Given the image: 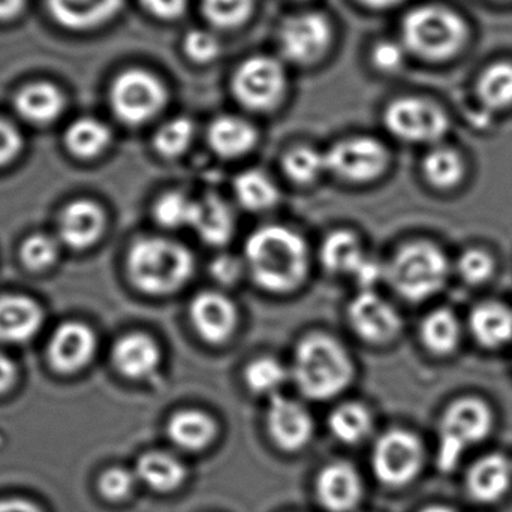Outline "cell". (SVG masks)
Returning a JSON list of instances; mask_svg holds the SVG:
<instances>
[{
  "label": "cell",
  "mask_w": 512,
  "mask_h": 512,
  "mask_svg": "<svg viewBox=\"0 0 512 512\" xmlns=\"http://www.w3.org/2000/svg\"><path fill=\"white\" fill-rule=\"evenodd\" d=\"M105 216L98 204L89 200L72 201L59 219V237L72 249H86L101 239Z\"/></svg>",
  "instance_id": "18"
},
{
  "label": "cell",
  "mask_w": 512,
  "mask_h": 512,
  "mask_svg": "<svg viewBox=\"0 0 512 512\" xmlns=\"http://www.w3.org/2000/svg\"><path fill=\"white\" fill-rule=\"evenodd\" d=\"M286 379L288 372L273 357L256 358L245 370V382L249 390L261 396H276L277 390L285 384Z\"/></svg>",
  "instance_id": "38"
},
{
  "label": "cell",
  "mask_w": 512,
  "mask_h": 512,
  "mask_svg": "<svg viewBox=\"0 0 512 512\" xmlns=\"http://www.w3.org/2000/svg\"><path fill=\"white\" fill-rule=\"evenodd\" d=\"M254 9V0H203L207 20L222 29L242 26Z\"/></svg>",
  "instance_id": "40"
},
{
  "label": "cell",
  "mask_w": 512,
  "mask_h": 512,
  "mask_svg": "<svg viewBox=\"0 0 512 512\" xmlns=\"http://www.w3.org/2000/svg\"><path fill=\"white\" fill-rule=\"evenodd\" d=\"M129 279L149 295H170L194 276L195 259L182 243L161 237L138 240L126 258Z\"/></svg>",
  "instance_id": "3"
},
{
  "label": "cell",
  "mask_w": 512,
  "mask_h": 512,
  "mask_svg": "<svg viewBox=\"0 0 512 512\" xmlns=\"http://www.w3.org/2000/svg\"><path fill=\"white\" fill-rule=\"evenodd\" d=\"M466 32L465 21L442 6H420L403 20L405 44L424 59L444 60L454 56L465 44Z\"/></svg>",
  "instance_id": "5"
},
{
  "label": "cell",
  "mask_w": 512,
  "mask_h": 512,
  "mask_svg": "<svg viewBox=\"0 0 512 512\" xmlns=\"http://www.w3.org/2000/svg\"><path fill=\"white\" fill-rule=\"evenodd\" d=\"M234 194L240 206L251 212H264L279 203L276 183L258 170L240 174L234 182Z\"/></svg>",
  "instance_id": "32"
},
{
  "label": "cell",
  "mask_w": 512,
  "mask_h": 512,
  "mask_svg": "<svg viewBox=\"0 0 512 512\" xmlns=\"http://www.w3.org/2000/svg\"><path fill=\"white\" fill-rule=\"evenodd\" d=\"M138 481L155 492L168 493L179 489L186 478L188 469L182 460L164 451H150L143 454L135 466Z\"/></svg>",
  "instance_id": "26"
},
{
  "label": "cell",
  "mask_w": 512,
  "mask_h": 512,
  "mask_svg": "<svg viewBox=\"0 0 512 512\" xmlns=\"http://www.w3.org/2000/svg\"><path fill=\"white\" fill-rule=\"evenodd\" d=\"M421 512H456V511L451 510V508H448V507H439V505H435V507L426 508V510H423Z\"/></svg>",
  "instance_id": "53"
},
{
  "label": "cell",
  "mask_w": 512,
  "mask_h": 512,
  "mask_svg": "<svg viewBox=\"0 0 512 512\" xmlns=\"http://www.w3.org/2000/svg\"><path fill=\"white\" fill-rule=\"evenodd\" d=\"M123 0H48L57 23L71 30H89L110 21L122 9Z\"/></svg>",
  "instance_id": "21"
},
{
  "label": "cell",
  "mask_w": 512,
  "mask_h": 512,
  "mask_svg": "<svg viewBox=\"0 0 512 512\" xmlns=\"http://www.w3.org/2000/svg\"><path fill=\"white\" fill-rule=\"evenodd\" d=\"M23 146V138L12 123L0 119V167L17 158Z\"/></svg>",
  "instance_id": "46"
},
{
  "label": "cell",
  "mask_w": 512,
  "mask_h": 512,
  "mask_svg": "<svg viewBox=\"0 0 512 512\" xmlns=\"http://www.w3.org/2000/svg\"><path fill=\"white\" fill-rule=\"evenodd\" d=\"M469 328L484 348H502L512 340V310L498 301L478 304L469 316Z\"/></svg>",
  "instance_id": "23"
},
{
  "label": "cell",
  "mask_w": 512,
  "mask_h": 512,
  "mask_svg": "<svg viewBox=\"0 0 512 512\" xmlns=\"http://www.w3.org/2000/svg\"><path fill=\"white\" fill-rule=\"evenodd\" d=\"M189 315L201 339L207 343L219 345L227 342L236 331V304L221 292L204 291L192 300Z\"/></svg>",
  "instance_id": "15"
},
{
  "label": "cell",
  "mask_w": 512,
  "mask_h": 512,
  "mask_svg": "<svg viewBox=\"0 0 512 512\" xmlns=\"http://www.w3.org/2000/svg\"><path fill=\"white\" fill-rule=\"evenodd\" d=\"M354 372L345 346L327 334H310L295 349L292 375L301 393L309 399L339 396L351 384Z\"/></svg>",
  "instance_id": "2"
},
{
  "label": "cell",
  "mask_w": 512,
  "mask_h": 512,
  "mask_svg": "<svg viewBox=\"0 0 512 512\" xmlns=\"http://www.w3.org/2000/svg\"><path fill=\"white\" fill-rule=\"evenodd\" d=\"M457 273L469 285L486 283L495 273V259L484 249H468L457 259Z\"/></svg>",
  "instance_id": "42"
},
{
  "label": "cell",
  "mask_w": 512,
  "mask_h": 512,
  "mask_svg": "<svg viewBox=\"0 0 512 512\" xmlns=\"http://www.w3.org/2000/svg\"><path fill=\"white\" fill-rule=\"evenodd\" d=\"M285 71L271 57L255 56L243 62L233 78V93L243 107L273 110L285 92Z\"/></svg>",
  "instance_id": "11"
},
{
  "label": "cell",
  "mask_w": 512,
  "mask_h": 512,
  "mask_svg": "<svg viewBox=\"0 0 512 512\" xmlns=\"http://www.w3.org/2000/svg\"><path fill=\"white\" fill-rule=\"evenodd\" d=\"M512 462L504 454H489L478 460L468 474V490L475 501L490 504L510 490Z\"/></svg>",
  "instance_id": "22"
},
{
  "label": "cell",
  "mask_w": 512,
  "mask_h": 512,
  "mask_svg": "<svg viewBox=\"0 0 512 512\" xmlns=\"http://www.w3.org/2000/svg\"><path fill=\"white\" fill-rule=\"evenodd\" d=\"M387 274L397 294L409 301H424L444 288L450 262L433 243H409L394 255Z\"/></svg>",
  "instance_id": "4"
},
{
  "label": "cell",
  "mask_w": 512,
  "mask_h": 512,
  "mask_svg": "<svg viewBox=\"0 0 512 512\" xmlns=\"http://www.w3.org/2000/svg\"><path fill=\"white\" fill-rule=\"evenodd\" d=\"M198 201L191 200L188 195L179 191L167 192L156 201L153 207V215L159 225L168 230L194 225L197 216Z\"/></svg>",
  "instance_id": "36"
},
{
  "label": "cell",
  "mask_w": 512,
  "mask_h": 512,
  "mask_svg": "<svg viewBox=\"0 0 512 512\" xmlns=\"http://www.w3.org/2000/svg\"><path fill=\"white\" fill-rule=\"evenodd\" d=\"M162 351L153 337L144 333L123 336L114 345L113 363L129 379L150 378L161 366Z\"/></svg>",
  "instance_id": "19"
},
{
  "label": "cell",
  "mask_w": 512,
  "mask_h": 512,
  "mask_svg": "<svg viewBox=\"0 0 512 512\" xmlns=\"http://www.w3.org/2000/svg\"><path fill=\"white\" fill-rule=\"evenodd\" d=\"M167 433L176 447L186 451H201L212 444L218 435V426L206 412L188 409L170 418Z\"/></svg>",
  "instance_id": "27"
},
{
  "label": "cell",
  "mask_w": 512,
  "mask_h": 512,
  "mask_svg": "<svg viewBox=\"0 0 512 512\" xmlns=\"http://www.w3.org/2000/svg\"><path fill=\"white\" fill-rule=\"evenodd\" d=\"M478 98L489 110L512 105V63L501 62L487 68L478 80Z\"/></svg>",
  "instance_id": "35"
},
{
  "label": "cell",
  "mask_w": 512,
  "mask_h": 512,
  "mask_svg": "<svg viewBox=\"0 0 512 512\" xmlns=\"http://www.w3.org/2000/svg\"><path fill=\"white\" fill-rule=\"evenodd\" d=\"M183 47H185V53L188 54L189 59L197 63L212 62L221 53V44H219L218 38L206 30L189 32L183 42Z\"/></svg>",
  "instance_id": "44"
},
{
  "label": "cell",
  "mask_w": 512,
  "mask_h": 512,
  "mask_svg": "<svg viewBox=\"0 0 512 512\" xmlns=\"http://www.w3.org/2000/svg\"><path fill=\"white\" fill-rule=\"evenodd\" d=\"M26 0H0V20H12L21 14Z\"/></svg>",
  "instance_id": "51"
},
{
  "label": "cell",
  "mask_w": 512,
  "mask_h": 512,
  "mask_svg": "<svg viewBox=\"0 0 512 512\" xmlns=\"http://www.w3.org/2000/svg\"><path fill=\"white\" fill-rule=\"evenodd\" d=\"M0 512H42L35 502L23 498L0 499Z\"/></svg>",
  "instance_id": "50"
},
{
  "label": "cell",
  "mask_w": 512,
  "mask_h": 512,
  "mask_svg": "<svg viewBox=\"0 0 512 512\" xmlns=\"http://www.w3.org/2000/svg\"><path fill=\"white\" fill-rule=\"evenodd\" d=\"M282 168L292 182L310 185L327 171V159L312 147H295L283 156Z\"/></svg>",
  "instance_id": "37"
},
{
  "label": "cell",
  "mask_w": 512,
  "mask_h": 512,
  "mask_svg": "<svg viewBox=\"0 0 512 512\" xmlns=\"http://www.w3.org/2000/svg\"><path fill=\"white\" fill-rule=\"evenodd\" d=\"M245 264L256 285L273 294H286L306 279L309 251L300 234L280 225H267L249 237Z\"/></svg>",
  "instance_id": "1"
},
{
  "label": "cell",
  "mask_w": 512,
  "mask_h": 512,
  "mask_svg": "<svg viewBox=\"0 0 512 512\" xmlns=\"http://www.w3.org/2000/svg\"><path fill=\"white\" fill-rule=\"evenodd\" d=\"M385 125L399 140L427 144L436 143L447 134L450 120L433 102L403 98L388 105Z\"/></svg>",
  "instance_id": "10"
},
{
  "label": "cell",
  "mask_w": 512,
  "mask_h": 512,
  "mask_svg": "<svg viewBox=\"0 0 512 512\" xmlns=\"http://www.w3.org/2000/svg\"><path fill=\"white\" fill-rule=\"evenodd\" d=\"M111 107L114 114L126 125H143L167 104V90L164 84L150 72L143 69H129L123 72L111 87Z\"/></svg>",
  "instance_id": "7"
},
{
  "label": "cell",
  "mask_w": 512,
  "mask_h": 512,
  "mask_svg": "<svg viewBox=\"0 0 512 512\" xmlns=\"http://www.w3.org/2000/svg\"><path fill=\"white\" fill-rule=\"evenodd\" d=\"M137 481L138 478L135 472L116 466V468L107 469V471L99 477V493H101L107 501H125V499L129 498L132 492H134Z\"/></svg>",
  "instance_id": "43"
},
{
  "label": "cell",
  "mask_w": 512,
  "mask_h": 512,
  "mask_svg": "<svg viewBox=\"0 0 512 512\" xmlns=\"http://www.w3.org/2000/svg\"><path fill=\"white\" fill-rule=\"evenodd\" d=\"M65 143L72 155L83 159L95 158L110 146L111 131L99 120L80 119L69 126Z\"/></svg>",
  "instance_id": "33"
},
{
  "label": "cell",
  "mask_w": 512,
  "mask_h": 512,
  "mask_svg": "<svg viewBox=\"0 0 512 512\" xmlns=\"http://www.w3.org/2000/svg\"><path fill=\"white\" fill-rule=\"evenodd\" d=\"M328 426L343 444H360L372 433L373 418L369 409L361 403H343L331 412Z\"/></svg>",
  "instance_id": "31"
},
{
  "label": "cell",
  "mask_w": 512,
  "mask_h": 512,
  "mask_svg": "<svg viewBox=\"0 0 512 512\" xmlns=\"http://www.w3.org/2000/svg\"><path fill=\"white\" fill-rule=\"evenodd\" d=\"M423 465V444L408 430H388L373 448V472L385 486H406L417 478Z\"/></svg>",
  "instance_id": "8"
},
{
  "label": "cell",
  "mask_w": 512,
  "mask_h": 512,
  "mask_svg": "<svg viewBox=\"0 0 512 512\" xmlns=\"http://www.w3.org/2000/svg\"><path fill=\"white\" fill-rule=\"evenodd\" d=\"M373 63L381 71H394L403 62V50L394 42H381L372 53Z\"/></svg>",
  "instance_id": "47"
},
{
  "label": "cell",
  "mask_w": 512,
  "mask_h": 512,
  "mask_svg": "<svg viewBox=\"0 0 512 512\" xmlns=\"http://www.w3.org/2000/svg\"><path fill=\"white\" fill-rule=\"evenodd\" d=\"M192 228L207 245L222 246L233 237L236 219L233 210L222 198L210 195L198 201L197 216Z\"/></svg>",
  "instance_id": "28"
},
{
  "label": "cell",
  "mask_w": 512,
  "mask_h": 512,
  "mask_svg": "<svg viewBox=\"0 0 512 512\" xmlns=\"http://www.w3.org/2000/svg\"><path fill=\"white\" fill-rule=\"evenodd\" d=\"M245 261H240L233 255H221L212 262V276L222 285H234L239 282L245 271Z\"/></svg>",
  "instance_id": "45"
},
{
  "label": "cell",
  "mask_w": 512,
  "mask_h": 512,
  "mask_svg": "<svg viewBox=\"0 0 512 512\" xmlns=\"http://www.w3.org/2000/svg\"><path fill=\"white\" fill-rule=\"evenodd\" d=\"M65 96L50 83H33L15 96V110L27 122L47 125L59 119L65 110Z\"/></svg>",
  "instance_id": "24"
},
{
  "label": "cell",
  "mask_w": 512,
  "mask_h": 512,
  "mask_svg": "<svg viewBox=\"0 0 512 512\" xmlns=\"http://www.w3.org/2000/svg\"><path fill=\"white\" fill-rule=\"evenodd\" d=\"M316 495L322 507L331 512H348L360 504L363 483L354 466L334 462L325 466L316 481Z\"/></svg>",
  "instance_id": "17"
},
{
  "label": "cell",
  "mask_w": 512,
  "mask_h": 512,
  "mask_svg": "<svg viewBox=\"0 0 512 512\" xmlns=\"http://www.w3.org/2000/svg\"><path fill=\"white\" fill-rule=\"evenodd\" d=\"M366 5L373 6V8H388V6L397 5L403 0H361Z\"/></svg>",
  "instance_id": "52"
},
{
  "label": "cell",
  "mask_w": 512,
  "mask_h": 512,
  "mask_svg": "<svg viewBox=\"0 0 512 512\" xmlns=\"http://www.w3.org/2000/svg\"><path fill=\"white\" fill-rule=\"evenodd\" d=\"M462 155L451 147H436L424 158V177L438 189L456 188L465 177Z\"/></svg>",
  "instance_id": "34"
},
{
  "label": "cell",
  "mask_w": 512,
  "mask_h": 512,
  "mask_svg": "<svg viewBox=\"0 0 512 512\" xmlns=\"http://www.w3.org/2000/svg\"><path fill=\"white\" fill-rule=\"evenodd\" d=\"M330 44V23L318 12L294 15L280 30L283 56L300 65H310L321 59Z\"/></svg>",
  "instance_id": "12"
},
{
  "label": "cell",
  "mask_w": 512,
  "mask_h": 512,
  "mask_svg": "<svg viewBox=\"0 0 512 512\" xmlns=\"http://www.w3.org/2000/svg\"><path fill=\"white\" fill-rule=\"evenodd\" d=\"M149 14L162 20H174L185 12L188 0H141Z\"/></svg>",
  "instance_id": "48"
},
{
  "label": "cell",
  "mask_w": 512,
  "mask_h": 512,
  "mask_svg": "<svg viewBox=\"0 0 512 512\" xmlns=\"http://www.w3.org/2000/svg\"><path fill=\"white\" fill-rule=\"evenodd\" d=\"M327 170L351 183H369L384 174L390 155L381 141L351 137L334 144L327 153Z\"/></svg>",
  "instance_id": "9"
},
{
  "label": "cell",
  "mask_w": 512,
  "mask_h": 512,
  "mask_svg": "<svg viewBox=\"0 0 512 512\" xmlns=\"http://www.w3.org/2000/svg\"><path fill=\"white\" fill-rule=\"evenodd\" d=\"M194 135V123L185 117H177L158 129L153 138V146L164 158H177L189 149Z\"/></svg>",
  "instance_id": "39"
},
{
  "label": "cell",
  "mask_w": 512,
  "mask_h": 512,
  "mask_svg": "<svg viewBox=\"0 0 512 512\" xmlns=\"http://www.w3.org/2000/svg\"><path fill=\"white\" fill-rule=\"evenodd\" d=\"M492 426V411L483 400L465 397L451 403L439 429V468L453 471L469 448L487 438Z\"/></svg>",
  "instance_id": "6"
},
{
  "label": "cell",
  "mask_w": 512,
  "mask_h": 512,
  "mask_svg": "<svg viewBox=\"0 0 512 512\" xmlns=\"http://www.w3.org/2000/svg\"><path fill=\"white\" fill-rule=\"evenodd\" d=\"M17 381V367L8 355L0 352V393L8 391Z\"/></svg>",
  "instance_id": "49"
},
{
  "label": "cell",
  "mask_w": 512,
  "mask_h": 512,
  "mask_svg": "<svg viewBox=\"0 0 512 512\" xmlns=\"http://www.w3.org/2000/svg\"><path fill=\"white\" fill-rule=\"evenodd\" d=\"M367 258L360 240L349 231H334L322 242L321 261L331 273L354 277Z\"/></svg>",
  "instance_id": "29"
},
{
  "label": "cell",
  "mask_w": 512,
  "mask_h": 512,
  "mask_svg": "<svg viewBox=\"0 0 512 512\" xmlns=\"http://www.w3.org/2000/svg\"><path fill=\"white\" fill-rule=\"evenodd\" d=\"M267 427L277 447L289 453L306 447L313 435V420L309 411L297 400L280 394L271 397Z\"/></svg>",
  "instance_id": "14"
},
{
  "label": "cell",
  "mask_w": 512,
  "mask_h": 512,
  "mask_svg": "<svg viewBox=\"0 0 512 512\" xmlns=\"http://www.w3.org/2000/svg\"><path fill=\"white\" fill-rule=\"evenodd\" d=\"M42 321L41 307L32 298L24 295L0 297V342H27L38 333Z\"/></svg>",
  "instance_id": "20"
},
{
  "label": "cell",
  "mask_w": 512,
  "mask_h": 512,
  "mask_svg": "<svg viewBox=\"0 0 512 512\" xmlns=\"http://www.w3.org/2000/svg\"><path fill=\"white\" fill-rule=\"evenodd\" d=\"M420 336L424 346L436 355H448L459 348L462 325L456 313L448 309H436L424 316Z\"/></svg>",
  "instance_id": "30"
},
{
  "label": "cell",
  "mask_w": 512,
  "mask_h": 512,
  "mask_svg": "<svg viewBox=\"0 0 512 512\" xmlns=\"http://www.w3.org/2000/svg\"><path fill=\"white\" fill-rule=\"evenodd\" d=\"M59 243L47 234H33L21 245V261L35 271L47 270L59 259Z\"/></svg>",
  "instance_id": "41"
},
{
  "label": "cell",
  "mask_w": 512,
  "mask_h": 512,
  "mask_svg": "<svg viewBox=\"0 0 512 512\" xmlns=\"http://www.w3.org/2000/svg\"><path fill=\"white\" fill-rule=\"evenodd\" d=\"M96 346L98 342L92 328L81 322H66L51 337L48 360L57 372H78L95 357Z\"/></svg>",
  "instance_id": "16"
},
{
  "label": "cell",
  "mask_w": 512,
  "mask_h": 512,
  "mask_svg": "<svg viewBox=\"0 0 512 512\" xmlns=\"http://www.w3.org/2000/svg\"><path fill=\"white\" fill-rule=\"evenodd\" d=\"M210 147L225 159L240 158L254 149L258 134L251 123L236 116H221L210 125Z\"/></svg>",
  "instance_id": "25"
},
{
  "label": "cell",
  "mask_w": 512,
  "mask_h": 512,
  "mask_svg": "<svg viewBox=\"0 0 512 512\" xmlns=\"http://www.w3.org/2000/svg\"><path fill=\"white\" fill-rule=\"evenodd\" d=\"M348 319L352 330L364 342L382 343L391 342L399 336L402 330V318L388 303L375 291H361L348 307Z\"/></svg>",
  "instance_id": "13"
}]
</instances>
